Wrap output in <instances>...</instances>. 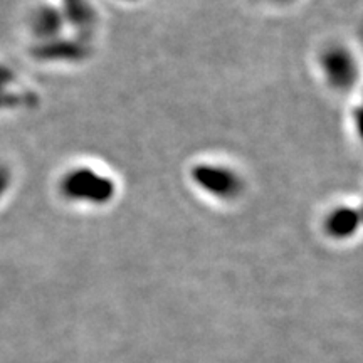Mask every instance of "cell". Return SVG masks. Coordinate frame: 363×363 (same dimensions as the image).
Wrapping results in <instances>:
<instances>
[{
    "mask_svg": "<svg viewBox=\"0 0 363 363\" xmlns=\"http://www.w3.org/2000/svg\"><path fill=\"white\" fill-rule=\"evenodd\" d=\"M65 190L72 199L103 202L113 195V184L91 170H78L65 182Z\"/></svg>",
    "mask_w": 363,
    "mask_h": 363,
    "instance_id": "obj_1",
    "label": "cell"
},
{
    "mask_svg": "<svg viewBox=\"0 0 363 363\" xmlns=\"http://www.w3.org/2000/svg\"><path fill=\"white\" fill-rule=\"evenodd\" d=\"M194 177L199 182V185H202L208 192L219 195V197H227V195L238 192V179L230 172L219 169V167H199V169H195Z\"/></svg>",
    "mask_w": 363,
    "mask_h": 363,
    "instance_id": "obj_2",
    "label": "cell"
},
{
    "mask_svg": "<svg viewBox=\"0 0 363 363\" xmlns=\"http://www.w3.org/2000/svg\"><path fill=\"white\" fill-rule=\"evenodd\" d=\"M326 72L337 86H348L353 81V61L345 51L333 49L325 59Z\"/></svg>",
    "mask_w": 363,
    "mask_h": 363,
    "instance_id": "obj_3",
    "label": "cell"
},
{
    "mask_svg": "<svg viewBox=\"0 0 363 363\" xmlns=\"http://www.w3.org/2000/svg\"><path fill=\"white\" fill-rule=\"evenodd\" d=\"M358 225L357 212L350 208H342V211L335 212L328 220V230L337 238H347L350 235Z\"/></svg>",
    "mask_w": 363,
    "mask_h": 363,
    "instance_id": "obj_4",
    "label": "cell"
},
{
    "mask_svg": "<svg viewBox=\"0 0 363 363\" xmlns=\"http://www.w3.org/2000/svg\"><path fill=\"white\" fill-rule=\"evenodd\" d=\"M67 16L76 24L84 26L91 21V11L86 0H65Z\"/></svg>",
    "mask_w": 363,
    "mask_h": 363,
    "instance_id": "obj_5",
    "label": "cell"
},
{
    "mask_svg": "<svg viewBox=\"0 0 363 363\" xmlns=\"http://www.w3.org/2000/svg\"><path fill=\"white\" fill-rule=\"evenodd\" d=\"M35 30L39 34H52L56 33L57 27H59V19H57V13L48 9V11H43L40 13H38V19L34 22Z\"/></svg>",
    "mask_w": 363,
    "mask_h": 363,
    "instance_id": "obj_6",
    "label": "cell"
},
{
    "mask_svg": "<svg viewBox=\"0 0 363 363\" xmlns=\"http://www.w3.org/2000/svg\"><path fill=\"white\" fill-rule=\"evenodd\" d=\"M9 185V172L0 167V197H2L4 192H6Z\"/></svg>",
    "mask_w": 363,
    "mask_h": 363,
    "instance_id": "obj_7",
    "label": "cell"
},
{
    "mask_svg": "<svg viewBox=\"0 0 363 363\" xmlns=\"http://www.w3.org/2000/svg\"><path fill=\"white\" fill-rule=\"evenodd\" d=\"M4 101H7V98H6V96H4V94H0V104H2Z\"/></svg>",
    "mask_w": 363,
    "mask_h": 363,
    "instance_id": "obj_8",
    "label": "cell"
}]
</instances>
